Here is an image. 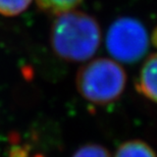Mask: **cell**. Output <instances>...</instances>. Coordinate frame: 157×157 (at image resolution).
Segmentation results:
<instances>
[{
  "label": "cell",
  "instance_id": "cell-7",
  "mask_svg": "<svg viewBox=\"0 0 157 157\" xmlns=\"http://www.w3.org/2000/svg\"><path fill=\"white\" fill-rule=\"evenodd\" d=\"M33 0H0V14L14 17L29 7Z\"/></svg>",
  "mask_w": 157,
  "mask_h": 157
},
{
  "label": "cell",
  "instance_id": "cell-8",
  "mask_svg": "<svg viewBox=\"0 0 157 157\" xmlns=\"http://www.w3.org/2000/svg\"><path fill=\"white\" fill-rule=\"evenodd\" d=\"M73 157H110L109 152L98 144H87L77 150Z\"/></svg>",
  "mask_w": 157,
  "mask_h": 157
},
{
  "label": "cell",
  "instance_id": "cell-2",
  "mask_svg": "<svg viewBox=\"0 0 157 157\" xmlns=\"http://www.w3.org/2000/svg\"><path fill=\"white\" fill-rule=\"evenodd\" d=\"M127 85V74L117 61L96 58L78 70L76 86L85 100L96 105H106L121 97Z\"/></svg>",
  "mask_w": 157,
  "mask_h": 157
},
{
  "label": "cell",
  "instance_id": "cell-6",
  "mask_svg": "<svg viewBox=\"0 0 157 157\" xmlns=\"http://www.w3.org/2000/svg\"><path fill=\"white\" fill-rule=\"evenodd\" d=\"M82 2L83 0H36L41 10L51 15L74 10Z\"/></svg>",
  "mask_w": 157,
  "mask_h": 157
},
{
  "label": "cell",
  "instance_id": "cell-3",
  "mask_svg": "<svg viewBox=\"0 0 157 157\" xmlns=\"http://www.w3.org/2000/svg\"><path fill=\"white\" fill-rule=\"evenodd\" d=\"M150 38L139 20L124 17L110 25L106 35V48L115 61L135 63L144 57Z\"/></svg>",
  "mask_w": 157,
  "mask_h": 157
},
{
  "label": "cell",
  "instance_id": "cell-1",
  "mask_svg": "<svg viewBox=\"0 0 157 157\" xmlns=\"http://www.w3.org/2000/svg\"><path fill=\"white\" fill-rule=\"evenodd\" d=\"M101 42V30L92 15L78 10L55 15L50 29V45L56 56L80 62L95 54Z\"/></svg>",
  "mask_w": 157,
  "mask_h": 157
},
{
  "label": "cell",
  "instance_id": "cell-4",
  "mask_svg": "<svg viewBox=\"0 0 157 157\" xmlns=\"http://www.w3.org/2000/svg\"><path fill=\"white\" fill-rule=\"evenodd\" d=\"M136 87L146 98L157 103V52L150 55L144 62Z\"/></svg>",
  "mask_w": 157,
  "mask_h": 157
},
{
  "label": "cell",
  "instance_id": "cell-9",
  "mask_svg": "<svg viewBox=\"0 0 157 157\" xmlns=\"http://www.w3.org/2000/svg\"><path fill=\"white\" fill-rule=\"evenodd\" d=\"M151 42L153 43V45H154L156 48H157V27L155 28L154 30H153L152 32V35H151Z\"/></svg>",
  "mask_w": 157,
  "mask_h": 157
},
{
  "label": "cell",
  "instance_id": "cell-5",
  "mask_svg": "<svg viewBox=\"0 0 157 157\" xmlns=\"http://www.w3.org/2000/svg\"><path fill=\"white\" fill-rule=\"evenodd\" d=\"M114 157H157L151 146L141 140H132L118 147Z\"/></svg>",
  "mask_w": 157,
  "mask_h": 157
}]
</instances>
